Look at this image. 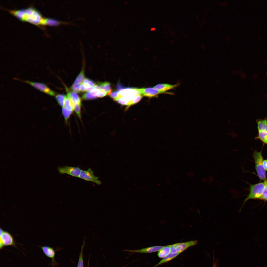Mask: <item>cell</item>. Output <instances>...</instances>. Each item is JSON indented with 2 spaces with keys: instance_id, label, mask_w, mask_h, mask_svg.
Segmentation results:
<instances>
[{
  "instance_id": "30bf717a",
  "label": "cell",
  "mask_w": 267,
  "mask_h": 267,
  "mask_svg": "<svg viewBox=\"0 0 267 267\" xmlns=\"http://www.w3.org/2000/svg\"><path fill=\"white\" fill-rule=\"evenodd\" d=\"M141 94L145 96L151 98L162 94H170L171 93H164L160 92L157 89L149 87L140 88Z\"/></svg>"
},
{
  "instance_id": "3957f363",
  "label": "cell",
  "mask_w": 267,
  "mask_h": 267,
  "mask_svg": "<svg viewBox=\"0 0 267 267\" xmlns=\"http://www.w3.org/2000/svg\"><path fill=\"white\" fill-rule=\"evenodd\" d=\"M258 134L255 139L259 140L263 144L267 145V118L256 120Z\"/></svg>"
},
{
  "instance_id": "5bb4252c",
  "label": "cell",
  "mask_w": 267,
  "mask_h": 267,
  "mask_svg": "<svg viewBox=\"0 0 267 267\" xmlns=\"http://www.w3.org/2000/svg\"><path fill=\"white\" fill-rule=\"evenodd\" d=\"M178 85H172L168 84L162 83L157 84L153 87L159 91L164 93H168L166 91L173 89L176 87Z\"/></svg>"
},
{
  "instance_id": "44dd1931",
  "label": "cell",
  "mask_w": 267,
  "mask_h": 267,
  "mask_svg": "<svg viewBox=\"0 0 267 267\" xmlns=\"http://www.w3.org/2000/svg\"><path fill=\"white\" fill-rule=\"evenodd\" d=\"M72 111L67 109L64 107H62V113L66 121H67L69 118Z\"/></svg>"
},
{
  "instance_id": "484cf974",
  "label": "cell",
  "mask_w": 267,
  "mask_h": 267,
  "mask_svg": "<svg viewBox=\"0 0 267 267\" xmlns=\"http://www.w3.org/2000/svg\"><path fill=\"white\" fill-rule=\"evenodd\" d=\"M82 98L85 100H91L96 98L91 94L90 92H87L84 93L83 95Z\"/></svg>"
},
{
  "instance_id": "ffe728a7",
  "label": "cell",
  "mask_w": 267,
  "mask_h": 267,
  "mask_svg": "<svg viewBox=\"0 0 267 267\" xmlns=\"http://www.w3.org/2000/svg\"><path fill=\"white\" fill-rule=\"evenodd\" d=\"M84 71L83 70L81 71L76 78L73 84H80L84 81Z\"/></svg>"
},
{
  "instance_id": "7402d4cb",
  "label": "cell",
  "mask_w": 267,
  "mask_h": 267,
  "mask_svg": "<svg viewBox=\"0 0 267 267\" xmlns=\"http://www.w3.org/2000/svg\"><path fill=\"white\" fill-rule=\"evenodd\" d=\"M85 241H84L83 245L82 246L81 249L80 254L77 267H84L83 257V251Z\"/></svg>"
},
{
  "instance_id": "836d02e7",
  "label": "cell",
  "mask_w": 267,
  "mask_h": 267,
  "mask_svg": "<svg viewBox=\"0 0 267 267\" xmlns=\"http://www.w3.org/2000/svg\"><path fill=\"white\" fill-rule=\"evenodd\" d=\"M260 199L267 201V194L262 195Z\"/></svg>"
},
{
  "instance_id": "9a60e30c",
  "label": "cell",
  "mask_w": 267,
  "mask_h": 267,
  "mask_svg": "<svg viewBox=\"0 0 267 267\" xmlns=\"http://www.w3.org/2000/svg\"><path fill=\"white\" fill-rule=\"evenodd\" d=\"M67 96L70 100L73 107L75 104H81V99L75 92L73 91L69 92L67 91Z\"/></svg>"
},
{
  "instance_id": "1f68e13d",
  "label": "cell",
  "mask_w": 267,
  "mask_h": 267,
  "mask_svg": "<svg viewBox=\"0 0 267 267\" xmlns=\"http://www.w3.org/2000/svg\"><path fill=\"white\" fill-rule=\"evenodd\" d=\"M80 92H82L85 91V89L84 85L82 83L80 86Z\"/></svg>"
},
{
  "instance_id": "7c38bea8",
  "label": "cell",
  "mask_w": 267,
  "mask_h": 267,
  "mask_svg": "<svg viewBox=\"0 0 267 267\" xmlns=\"http://www.w3.org/2000/svg\"><path fill=\"white\" fill-rule=\"evenodd\" d=\"M68 22L61 21L51 18H43L40 24L52 26H57L62 24H67Z\"/></svg>"
},
{
  "instance_id": "9c48e42d",
  "label": "cell",
  "mask_w": 267,
  "mask_h": 267,
  "mask_svg": "<svg viewBox=\"0 0 267 267\" xmlns=\"http://www.w3.org/2000/svg\"><path fill=\"white\" fill-rule=\"evenodd\" d=\"M0 249L4 246L15 245L14 239L11 235L9 232L3 231L0 235Z\"/></svg>"
},
{
  "instance_id": "74e56055",
  "label": "cell",
  "mask_w": 267,
  "mask_h": 267,
  "mask_svg": "<svg viewBox=\"0 0 267 267\" xmlns=\"http://www.w3.org/2000/svg\"></svg>"
},
{
  "instance_id": "2e32d148",
  "label": "cell",
  "mask_w": 267,
  "mask_h": 267,
  "mask_svg": "<svg viewBox=\"0 0 267 267\" xmlns=\"http://www.w3.org/2000/svg\"><path fill=\"white\" fill-rule=\"evenodd\" d=\"M181 253H171L166 256L163 258L158 263L153 267H155L170 261L176 257Z\"/></svg>"
},
{
  "instance_id": "e575fe53",
  "label": "cell",
  "mask_w": 267,
  "mask_h": 267,
  "mask_svg": "<svg viewBox=\"0 0 267 267\" xmlns=\"http://www.w3.org/2000/svg\"><path fill=\"white\" fill-rule=\"evenodd\" d=\"M155 29V28H152L151 29V30H154Z\"/></svg>"
},
{
  "instance_id": "4dcf8cb0",
  "label": "cell",
  "mask_w": 267,
  "mask_h": 267,
  "mask_svg": "<svg viewBox=\"0 0 267 267\" xmlns=\"http://www.w3.org/2000/svg\"><path fill=\"white\" fill-rule=\"evenodd\" d=\"M264 182L265 184V188L262 195L267 194V179H266L265 180Z\"/></svg>"
},
{
  "instance_id": "ac0fdd59",
  "label": "cell",
  "mask_w": 267,
  "mask_h": 267,
  "mask_svg": "<svg viewBox=\"0 0 267 267\" xmlns=\"http://www.w3.org/2000/svg\"><path fill=\"white\" fill-rule=\"evenodd\" d=\"M100 87V89H103L105 90V92L109 95L111 93V87L110 83L108 82H99L97 84Z\"/></svg>"
},
{
  "instance_id": "277c9868",
  "label": "cell",
  "mask_w": 267,
  "mask_h": 267,
  "mask_svg": "<svg viewBox=\"0 0 267 267\" xmlns=\"http://www.w3.org/2000/svg\"><path fill=\"white\" fill-rule=\"evenodd\" d=\"M265 188L264 182H260L251 185L250 187L249 193L244 201L242 207L246 202L250 199H260L263 193Z\"/></svg>"
},
{
  "instance_id": "d4e9b609",
  "label": "cell",
  "mask_w": 267,
  "mask_h": 267,
  "mask_svg": "<svg viewBox=\"0 0 267 267\" xmlns=\"http://www.w3.org/2000/svg\"><path fill=\"white\" fill-rule=\"evenodd\" d=\"M81 104H75L73 106L74 110L79 118H80L81 117Z\"/></svg>"
},
{
  "instance_id": "d6a6232c",
  "label": "cell",
  "mask_w": 267,
  "mask_h": 267,
  "mask_svg": "<svg viewBox=\"0 0 267 267\" xmlns=\"http://www.w3.org/2000/svg\"><path fill=\"white\" fill-rule=\"evenodd\" d=\"M263 166L265 171H267V159L263 160Z\"/></svg>"
},
{
  "instance_id": "52a82bcc",
  "label": "cell",
  "mask_w": 267,
  "mask_h": 267,
  "mask_svg": "<svg viewBox=\"0 0 267 267\" xmlns=\"http://www.w3.org/2000/svg\"><path fill=\"white\" fill-rule=\"evenodd\" d=\"M40 91L49 95L54 96L55 95V92L45 84L40 82H33L28 80L23 81Z\"/></svg>"
},
{
  "instance_id": "ba28073f",
  "label": "cell",
  "mask_w": 267,
  "mask_h": 267,
  "mask_svg": "<svg viewBox=\"0 0 267 267\" xmlns=\"http://www.w3.org/2000/svg\"><path fill=\"white\" fill-rule=\"evenodd\" d=\"M81 170L78 167L69 166L59 167L58 168V171L60 174H67L75 177H79Z\"/></svg>"
},
{
  "instance_id": "4fadbf2b",
  "label": "cell",
  "mask_w": 267,
  "mask_h": 267,
  "mask_svg": "<svg viewBox=\"0 0 267 267\" xmlns=\"http://www.w3.org/2000/svg\"><path fill=\"white\" fill-rule=\"evenodd\" d=\"M42 251L45 255L52 259V262L53 264H55L54 257L55 254V251L53 248L47 246H44L41 247Z\"/></svg>"
},
{
  "instance_id": "d6986e66",
  "label": "cell",
  "mask_w": 267,
  "mask_h": 267,
  "mask_svg": "<svg viewBox=\"0 0 267 267\" xmlns=\"http://www.w3.org/2000/svg\"><path fill=\"white\" fill-rule=\"evenodd\" d=\"M63 107L70 111H73L74 110L73 105L70 100L67 96L65 99Z\"/></svg>"
},
{
  "instance_id": "8d00e7d4",
  "label": "cell",
  "mask_w": 267,
  "mask_h": 267,
  "mask_svg": "<svg viewBox=\"0 0 267 267\" xmlns=\"http://www.w3.org/2000/svg\"><path fill=\"white\" fill-rule=\"evenodd\" d=\"M266 75H267V73H266Z\"/></svg>"
},
{
  "instance_id": "cb8c5ba5",
  "label": "cell",
  "mask_w": 267,
  "mask_h": 267,
  "mask_svg": "<svg viewBox=\"0 0 267 267\" xmlns=\"http://www.w3.org/2000/svg\"><path fill=\"white\" fill-rule=\"evenodd\" d=\"M83 84L85 87H93L95 85V83L91 80L86 78L84 80Z\"/></svg>"
},
{
  "instance_id": "e0dca14e",
  "label": "cell",
  "mask_w": 267,
  "mask_h": 267,
  "mask_svg": "<svg viewBox=\"0 0 267 267\" xmlns=\"http://www.w3.org/2000/svg\"><path fill=\"white\" fill-rule=\"evenodd\" d=\"M170 245L164 246L158 252L157 255L160 258H164L171 253Z\"/></svg>"
},
{
  "instance_id": "8992f818",
  "label": "cell",
  "mask_w": 267,
  "mask_h": 267,
  "mask_svg": "<svg viewBox=\"0 0 267 267\" xmlns=\"http://www.w3.org/2000/svg\"><path fill=\"white\" fill-rule=\"evenodd\" d=\"M79 177L84 180L94 182L98 185L101 184V182L99 180L98 177L95 175L93 171L90 168L87 170H82Z\"/></svg>"
},
{
  "instance_id": "603a6c76",
  "label": "cell",
  "mask_w": 267,
  "mask_h": 267,
  "mask_svg": "<svg viewBox=\"0 0 267 267\" xmlns=\"http://www.w3.org/2000/svg\"><path fill=\"white\" fill-rule=\"evenodd\" d=\"M66 96L61 94L57 95L56 99L59 104L62 107L63 106L65 99Z\"/></svg>"
},
{
  "instance_id": "4316f807",
  "label": "cell",
  "mask_w": 267,
  "mask_h": 267,
  "mask_svg": "<svg viewBox=\"0 0 267 267\" xmlns=\"http://www.w3.org/2000/svg\"><path fill=\"white\" fill-rule=\"evenodd\" d=\"M80 85L73 84L71 87V89L74 92L79 93L80 91Z\"/></svg>"
},
{
  "instance_id": "7a4b0ae2",
  "label": "cell",
  "mask_w": 267,
  "mask_h": 267,
  "mask_svg": "<svg viewBox=\"0 0 267 267\" xmlns=\"http://www.w3.org/2000/svg\"><path fill=\"white\" fill-rule=\"evenodd\" d=\"M253 157L255 161V168L260 180H265L266 179V173L263 166V158L262 151L258 152L255 151L253 153Z\"/></svg>"
},
{
  "instance_id": "8fae6325",
  "label": "cell",
  "mask_w": 267,
  "mask_h": 267,
  "mask_svg": "<svg viewBox=\"0 0 267 267\" xmlns=\"http://www.w3.org/2000/svg\"><path fill=\"white\" fill-rule=\"evenodd\" d=\"M163 246H154L136 250H124V251H127L132 253H147L154 252L160 251Z\"/></svg>"
},
{
  "instance_id": "f1b7e54d",
  "label": "cell",
  "mask_w": 267,
  "mask_h": 267,
  "mask_svg": "<svg viewBox=\"0 0 267 267\" xmlns=\"http://www.w3.org/2000/svg\"><path fill=\"white\" fill-rule=\"evenodd\" d=\"M107 94L104 90L101 89L97 92L96 96L97 97H102L105 96Z\"/></svg>"
},
{
  "instance_id": "f546056e",
  "label": "cell",
  "mask_w": 267,
  "mask_h": 267,
  "mask_svg": "<svg viewBox=\"0 0 267 267\" xmlns=\"http://www.w3.org/2000/svg\"><path fill=\"white\" fill-rule=\"evenodd\" d=\"M119 92V91H116L111 93L110 95V96L112 98L115 100L117 97Z\"/></svg>"
},
{
  "instance_id": "5b68a950",
  "label": "cell",
  "mask_w": 267,
  "mask_h": 267,
  "mask_svg": "<svg viewBox=\"0 0 267 267\" xmlns=\"http://www.w3.org/2000/svg\"><path fill=\"white\" fill-rule=\"evenodd\" d=\"M198 241L194 240L184 242L175 243L170 245L171 253H180L183 252L188 248L195 245Z\"/></svg>"
},
{
  "instance_id": "83f0119b",
  "label": "cell",
  "mask_w": 267,
  "mask_h": 267,
  "mask_svg": "<svg viewBox=\"0 0 267 267\" xmlns=\"http://www.w3.org/2000/svg\"><path fill=\"white\" fill-rule=\"evenodd\" d=\"M143 95L141 94L136 96L133 100L132 102V105L138 103L142 98Z\"/></svg>"
},
{
  "instance_id": "6da1fadb",
  "label": "cell",
  "mask_w": 267,
  "mask_h": 267,
  "mask_svg": "<svg viewBox=\"0 0 267 267\" xmlns=\"http://www.w3.org/2000/svg\"><path fill=\"white\" fill-rule=\"evenodd\" d=\"M13 14L22 21H27L36 25L40 24L43 19L40 12L32 7L15 10Z\"/></svg>"
},
{
  "instance_id": "d590c367",
  "label": "cell",
  "mask_w": 267,
  "mask_h": 267,
  "mask_svg": "<svg viewBox=\"0 0 267 267\" xmlns=\"http://www.w3.org/2000/svg\"><path fill=\"white\" fill-rule=\"evenodd\" d=\"M89 261H88V267H89Z\"/></svg>"
}]
</instances>
